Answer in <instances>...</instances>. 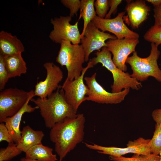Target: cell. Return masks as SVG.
<instances>
[{
    "label": "cell",
    "mask_w": 161,
    "mask_h": 161,
    "mask_svg": "<svg viewBox=\"0 0 161 161\" xmlns=\"http://www.w3.org/2000/svg\"><path fill=\"white\" fill-rule=\"evenodd\" d=\"M24 51L23 43L16 35L1 31L0 32V55L3 56L21 54Z\"/></svg>",
    "instance_id": "cell-17"
},
{
    "label": "cell",
    "mask_w": 161,
    "mask_h": 161,
    "mask_svg": "<svg viewBox=\"0 0 161 161\" xmlns=\"http://www.w3.org/2000/svg\"><path fill=\"white\" fill-rule=\"evenodd\" d=\"M150 140L140 137L134 141H129L126 145L127 147L124 148L104 146L95 143L89 144L85 143V145L89 149L97 150L99 153L110 156H123L129 153L147 154L151 153L150 146Z\"/></svg>",
    "instance_id": "cell-11"
},
{
    "label": "cell",
    "mask_w": 161,
    "mask_h": 161,
    "mask_svg": "<svg viewBox=\"0 0 161 161\" xmlns=\"http://www.w3.org/2000/svg\"><path fill=\"white\" fill-rule=\"evenodd\" d=\"M97 16L104 18L109 9V0H96L94 3Z\"/></svg>",
    "instance_id": "cell-26"
},
{
    "label": "cell",
    "mask_w": 161,
    "mask_h": 161,
    "mask_svg": "<svg viewBox=\"0 0 161 161\" xmlns=\"http://www.w3.org/2000/svg\"><path fill=\"white\" fill-rule=\"evenodd\" d=\"M94 0H81L79 19L82 17L83 20V31L81 34L80 38L82 37L88 24L97 16L94 9Z\"/></svg>",
    "instance_id": "cell-21"
},
{
    "label": "cell",
    "mask_w": 161,
    "mask_h": 161,
    "mask_svg": "<svg viewBox=\"0 0 161 161\" xmlns=\"http://www.w3.org/2000/svg\"><path fill=\"white\" fill-rule=\"evenodd\" d=\"M139 42L138 38H124L110 39L106 42V47L112 54V61L118 69L126 72V60L131 53L136 51L135 48Z\"/></svg>",
    "instance_id": "cell-10"
},
{
    "label": "cell",
    "mask_w": 161,
    "mask_h": 161,
    "mask_svg": "<svg viewBox=\"0 0 161 161\" xmlns=\"http://www.w3.org/2000/svg\"><path fill=\"white\" fill-rule=\"evenodd\" d=\"M116 38L114 35L100 30L92 21L90 22L87 26L80 41L85 53V61H89L90 55L92 52L99 51L100 49L106 46V40Z\"/></svg>",
    "instance_id": "cell-12"
},
{
    "label": "cell",
    "mask_w": 161,
    "mask_h": 161,
    "mask_svg": "<svg viewBox=\"0 0 161 161\" xmlns=\"http://www.w3.org/2000/svg\"><path fill=\"white\" fill-rule=\"evenodd\" d=\"M85 118L83 114L69 117L55 125L49 133L50 140L55 144V151L62 161L66 155L82 142Z\"/></svg>",
    "instance_id": "cell-1"
},
{
    "label": "cell",
    "mask_w": 161,
    "mask_h": 161,
    "mask_svg": "<svg viewBox=\"0 0 161 161\" xmlns=\"http://www.w3.org/2000/svg\"><path fill=\"white\" fill-rule=\"evenodd\" d=\"M71 20L69 16L52 18L51 23L53 29L49 35L50 39L56 43L61 44L63 41H68L73 44H79L81 34L78 27V21L72 25L70 23Z\"/></svg>",
    "instance_id": "cell-7"
},
{
    "label": "cell",
    "mask_w": 161,
    "mask_h": 161,
    "mask_svg": "<svg viewBox=\"0 0 161 161\" xmlns=\"http://www.w3.org/2000/svg\"><path fill=\"white\" fill-rule=\"evenodd\" d=\"M53 149L41 143L28 150L25 153L26 158L40 161H57L56 154H53Z\"/></svg>",
    "instance_id": "cell-20"
},
{
    "label": "cell",
    "mask_w": 161,
    "mask_h": 161,
    "mask_svg": "<svg viewBox=\"0 0 161 161\" xmlns=\"http://www.w3.org/2000/svg\"><path fill=\"white\" fill-rule=\"evenodd\" d=\"M56 61L67 70L66 79L71 80L79 77L84 68L85 53L81 45L73 44L68 41H63Z\"/></svg>",
    "instance_id": "cell-5"
},
{
    "label": "cell",
    "mask_w": 161,
    "mask_h": 161,
    "mask_svg": "<svg viewBox=\"0 0 161 161\" xmlns=\"http://www.w3.org/2000/svg\"><path fill=\"white\" fill-rule=\"evenodd\" d=\"M110 160L113 161H160V155L152 153L147 154H134L131 157H128L123 156L118 157L109 156Z\"/></svg>",
    "instance_id": "cell-22"
},
{
    "label": "cell",
    "mask_w": 161,
    "mask_h": 161,
    "mask_svg": "<svg viewBox=\"0 0 161 161\" xmlns=\"http://www.w3.org/2000/svg\"><path fill=\"white\" fill-rule=\"evenodd\" d=\"M29 98L23 107L13 116L8 117L3 121L11 135L14 142L17 144L21 137V131L20 129L21 122L23 114L26 113H31L38 109L36 106L32 107L29 104Z\"/></svg>",
    "instance_id": "cell-16"
},
{
    "label": "cell",
    "mask_w": 161,
    "mask_h": 161,
    "mask_svg": "<svg viewBox=\"0 0 161 161\" xmlns=\"http://www.w3.org/2000/svg\"><path fill=\"white\" fill-rule=\"evenodd\" d=\"M44 136L41 130H35L27 125L21 131V137L17 144V147L22 152L25 153L34 146L41 143Z\"/></svg>",
    "instance_id": "cell-18"
},
{
    "label": "cell",
    "mask_w": 161,
    "mask_h": 161,
    "mask_svg": "<svg viewBox=\"0 0 161 161\" xmlns=\"http://www.w3.org/2000/svg\"><path fill=\"white\" fill-rule=\"evenodd\" d=\"M160 161H161V151L160 152Z\"/></svg>",
    "instance_id": "cell-35"
},
{
    "label": "cell",
    "mask_w": 161,
    "mask_h": 161,
    "mask_svg": "<svg viewBox=\"0 0 161 161\" xmlns=\"http://www.w3.org/2000/svg\"><path fill=\"white\" fill-rule=\"evenodd\" d=\"M127 2L125 8L127 14L124 16V21L132 28H138L148 18L150 7L144 0L128 1Z\"/></svg>",
    "instance_id": "cell-15"
},
{
    "label": "cell",
    "mask_w": 161,
    "mask_h": 161,
    "mask_svg": "<svg viewBox=\"0 0 161 161\" xmlns=\"http://www.w3.org/2000/svg\"><path fill=\"white\" fill-rule=\"evenodd\" d=\"M95 55L96 57L90 59L89 61L93 66L98 63L101 64L103 66L111 72L113 79L111 86L112 92L118 93L123 89L128 88L138 90L142 87L141 82L131 77L129 73L122 71L116 66L111 52L106 47H103L101 50L96 52Z\"/></svg>",
    "instance_id": "cell-3"
},
{
    "label": "cell",
    "mask_w": 161,
    "mask_h": 161,
    "mask_svg": "<svg viewBox=\"0 0 161 161\" xmlns=\"http://www.w3.org/2000/svg\"></svg>",
    "instance_id": "cell-36"
},
{
    "label": "cell",
    "mask_w": 161,
    "mask_h": 161,
    "mask_svg": "<svg viewBox=\"0 0 161 161\" xmlns=\"http://www.w3.org/2000/svg\"><path fill=\"white\" fill-rule=\"evenodd\" d=\"M47 72L45 79L37 82L34 90L35 96L43 99L50 96L59 87L63 73L60 67L52 62H47L43 65Z\"/></svg>",
    "instance_id": "cell-14"
},
{
    "label": "cell",
    "mask_w": 161,
    "mask_h": 161,
    "mask_svg": "<svg viewBox=\"0 0 161 161\" xmlns=\"http://www.w3.org/2000/svg\"><path fill=\"white\" fill-rule=\"evenodd\" d=\"M145 1L151 3L154 7L158 6L161 4V0H146Z\"/></svg>",
    "instance_id": "cell-33"
},
{
    "label": "cell",
    "mask_w": 161,
    "mask_h": 161,
    "mask_svg": "<svg viewBox=\"0 0 161 161\" xmlns=\"http://www.w3.org/2000/svg\"><path fill=\"white\" fill-rule=\"evenodd\" d=\"M96 73L90 77H85L84 79L89 89L85 101L88 100L100 103L117 104L123 101L130 91V89H124L118 93L106 91L97 81Z\"/></svg>",
    "instance_id": "cell-8"
},
{
    "label": "cell",
    "mask_w": 161,
    "mask_h": 161,
    "mask_svg": "<svg viewBox=\"0 0 161 161\" xmlns=\"http://www.w3.org/2000/svg\"><path fill=\"white\" fill-rule=\"evenodd\" d=\"M3 57L4 65L9 78L20 77L27 72L26 64L21 54Z\"/></svg>",
    "instance_id": "cell-19"
},
{
    "label": "cell",
    "mask_w": 161,
    "mask_h": 161,
    "mask_svg": "<svg viewBox=\"0 0 161 161\" xmlns=\"http://www.w3.org/2000/svg\"><path fill=\"white\" fill-rule=\"evenodd\" d=\"M146 41L159 46L161 44V25L152 26L143 35Z\"/></svg>",
    "instance_id": "cell-25"
},
{
    "label": "cell",
    "mask_w": 161,
    "mask_h": 161,
    "mask_svg": "<svg viewBox=\"0 0 161 161\" xmlns=\"http://www.w3.org/2000/svg\"><path fill=\"white\" fill-rule=\"evenodd\" d=\"M153 16L154 25H161V4L159 6L154 7Z\"/></svg>",
    "instance_id": "cell-31"
},
{
    "label": "cell",
    "mask_w": 161,
    "mask_h": 161,
    "mask_svg": "<svg viewBox=\"0 0 161 161\" xmlns=\"http://www.w3.org/2000/svg\"><path fill=\"white\" fill-rule=\"evenodd\" d=\"M30 101L38 107L46 127L49 129L66 118L77 115V112L66 101L61 86L47 97L33 98Z\"/></svg>",
    "instance_id": "cell-2"
},
{
    "label": "cell",
    "mask_w": 161,
    "mask_h": 161,
    "mask_svg": "<svg viewBox=\"0 0 161 161\" xmlns=\"http://www.w3.org/2000/svg\"><path fill=\"white\" fill-rule=\"evenodd\" d=\"M92 67L89 61L79 77L72 80L66 78L61 86L66 101L76 112L81 104L85 101L88 94L89 89L84 83V77L87 70Z\"/></svg>",
    "instance_id": "cell-9"
},
{
    "label": "cell",
    "mask_w": 161,
    "mask_h": 161,
    "mask_svg": "<svg viewBox=\"0 0 161 161\" xmlns=\"http://www.w3.org/2000/svg\"><path fill=\"white\" fill-rule=\"evenodd\" d=\"M20 161H40L36 160H31L26 158L25 157L22 158L21 159Z\"/></svg>",
    "instance_id": "cell-34"
},
{
    "label": "cell",
    "mask_w": 161,
    "mask_h": 161,
    "mask_svg": "<svg viewBox=\"0 0 161 161\" xmlns=\"http://www.w3.org/2000/svg\"><path fill=\"white\" fill-rule=\"evenodd\" d=\"M34 91L26 92L17 88H9L0 92V122L11 117L24 106L28 100L35 96Z\"/></svg>",
    "instance_id": "cell-6"
},
{
    "label": "cell",
    "mask_w": 161,
    "mask_h": 161,
    "mask_svg": "<svg viewBox=\"0 0 161 161\" xmlns=\"http://www.w3.org/2000/svg\"><path fill=\"white\" fill-rule=\"evenodd\" d=\"M5 141L8 143H14L8 129L4 122L0 124V142Z\"/></svg>",
    "instance_id": "cell-29"
},
{
    "label": "cell",
    "mask_w": 161,
    "mask_h": 161,
    "mask_svg": "<svg viewBox=\"0 0 161 161\" xmlns=\"http://www.w3.org/2000/svg\"><path fill=\"white\" fill-rule=\"evenodd\" d=\"M22 151L15 143H8L6 148L0 149V161H8L20 154Z\"/></svg>",
    "instance_id": "cell-23"
},
{
    "label": "cell",
    "mask_w": 161,
    "mask_h": 161,
    "mask_svg": "<svg viewBox=\"0 0 161 161\" xmlns=\"http://www.w3.org/2000/svg\"><path fill=\"white\" fill-rule=\"evenodd\" d=\"M150 146L151 153L160 155L161 151V126L156 123L152 138L150 140Z\"/></svg>",
    "instance_id": "cell-24"
},
{
    "label": "cell",
    "mask_w": 161,
    "mask_h": 161,
    "mask_svg": "<svg viewBox=\"0 0 161 161\" xmlns=\"http://www.w3.org/2000/svg\"><path fill=\"white\" fill-rule=\"evenodd\" d=\"M61 3L64 6L69 9V16L72 17L80 9L81 1L79 0H61Z\"/></svg>",
    "instance_id": "cell-27"
},
{
    "label": "cell",
    "mask_w": 161,
    "mask_h": 161,
    "mask_svg": "<svg viewBox=\"0 0 161 161\" xmlns=\"http://www.w3.org/2000/svg\"><path fill=\"white\" fill-rule=\"evenodd\" d=\"M151 45L150 53L147 57H140L135 51L132 55L128 57L126 63L130 65L132 70L131 77L138 81H145L149 77H152L161 82V69L157 63L160 52L158 45L154 43H151Z\"/></svg>",
    "instance_id": "cell-4"
},
{
    "label": "cell",
    "mask_w": 161,
    "mask_h": 161,
    "mask_svg": "<svg viewBox=\"0 0 161 161\" xmlns=\"http://www.w3.org/2000/svg\"><path fill=\"white\" fill-rule=\"evenodd\" d=\"M125 13H119L113 18H102L96 16L92 21L99 30L112 33L118 39L139 38V34L129 29L125 23L123 17Z\"/></svg>",
    "instance_id": "cell-13"
},
{
    "label": "cell",
    "mask_w": 161,
    "mask_h": 161,
    "mask_svg": "<svg viewBox=\"0 0 161 161\" xmlns=\"http://www.w3.org/2000/svg\"><path fill=\"white\" fill-rule=\"evenodd\" d=\"M9 78L6 69L3 56L0 55V90L4 89Z\"/></svg>",
    "instance_id": "cell-28"
},
{
    "label": "cell",
    "mask_w": 161,
    "mask_h": 161,
    "mask_svg": "<svg viewBox=\"0 0 161 161\" xmlns=\"http://www.w3.org/2000/svg\"><path fill=\"white\" fill-rule=\"evenodd\" d=\"M151 116L156 123L159 124L161 126V109L154 110L152 112Z\"/></svg>",
    "instance_id": "cell-32"
},
{
    "label": "cell",
    "mask_w": 161,
    "mask_h": 161,
    "mask_svg": "<svg viewBox=\"0 0 161 161\" xmlns=\"http://www.w3.org/2000/svg\"><path fill=\"white\" fill-rule=\"evenodd\" d=\"M122 0H109L110 10L105 18H110L112 14H115L117 10L118 5L122 2Z\"/></svg>",
    "instance_id": "cell-30"
}]
</instances>
